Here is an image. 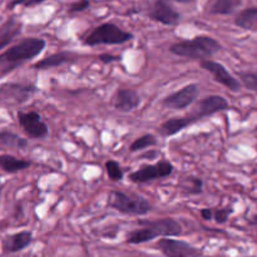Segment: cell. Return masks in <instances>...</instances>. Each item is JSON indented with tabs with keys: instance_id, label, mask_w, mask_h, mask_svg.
<instances>
[{
	"instance_id": "34",
	"label": "cell",
	"mask_w": 257,
	"mask_h": 257,
	"mask_svg": "<svg viewBox=\"0 0 257 257\" xmlns=\"http://www.w3.org/2000/svg\"><path fill=\"white\" fill-rule=\"evenodd\" d=\"M250 223H252V225H256V223H257V216H255V217L252 218V221H250Z\"/></svg>"
},
{
	"instance_id": "23",
	"label": "cell",
	"mask_w": 257,
	"mask_h": 257,
	"mask_svg": "<svg viewBox=\"0 0 257 257\" xmlns=\"http://www.w3.org/2000/svg\"><path fill=\"white\" fill-rule=\"evenodd\" d=\"M157 236L147 227H142L140 230L131 231L127 236V243H131V245H141V243L148 242V241H152Z\"/></svg>"
},
{
	"instance_id": "13",
	"label": "cell",
	"mask_w": 257,
	"mask_h": 257,
	"mask_svg": "<svg viewBox=\"0 0 257 257\" xmlns=\"http://www.w3.org/2000/svg\"><path fill=\"white\" fill-rule=\"evenodd\" d=\"M113 107L119 112H132L140 105V94L136 89L131 88H119L115 90L112 98Z\"/></svg>"
},
{
	"instance_id": "28",
	"label": "cell",
	"mask_w": 257,
	"mask_h": 257,
	"mask_svg": "<svg viewBox=\"0 0 257 257\" xmlns=\"http://www.w3.org/2000/svg\"><path fill=\"white\" fill-rule=\"evenodd\" d=\"M231 213H232V208H221V210H216L213 212V218L217 223H225Z\"/></svg>"
},
{
	"instance_id": "19",
	"label": "cell",
	"mask_w": 257,
	"mask_h": 257,
	"mask_svg": "<svg viewBox=\"0 0 257 257\" xmlns=\"http://www.w3.org/2000/svg\"><path fill=\"white\" fill-rule=\"evenodd\" d=\"M30 161L20 160L10 155H0V170L7 173H18L30 167Z\"/></svg>"
},
{
	"instance_id": "21",
	"label": "cell",
	"mask_w": 257,
	"mask_h": 257,
	"mask_svg": "<svg viewBox=\"0 0 257 257\" xmlns=\"http://www.w3.org/2000/svg\"><path fill=\"white\" fill-rule=\"evenodd\" d=\"M28 146V141L10 131H0V147L24 150Z\"/></svg>"
},
{
	"instance_id": "33",
	"label": "cell",
	"mask_w": 257,
	"mask_h": 257,
	"mask_svg": "<svg viewBox=\"0 0 257 257\" xmlns=\"http://www.w3.org/2000/svg\"><path fill=\"white\" fill-rule=\"evenodd\" d=\"M175 2L181 3V4H191V3H192L193 0H175Z\"/></svg>"
},
{
	"instance_id": "22",
	"label": "cell",
	"mask_w": 257,
	"mask_h": 257,
	"mask_svg": "<svg viewBox=\"0 0 257 257\" xmlns=\"http://www.w3.org/2000/svg\"><path fill=\"white\" fill-rule=\"evenodd\" d=\"M241 5V0H215L210 13L215 15H230Z\"/></svg>"
},
{
	"instance_id": "32",
	"label": "cell",
	"mask_w": 257,
	"mask_h": 257,
	"mask_svg": "<svg viewBox=\"0 0 257 257\" xmlns=\"http://www.w3.org/2000/svg\"><path fill=\"white\" fill-rule=\"evenodd\" d=\"M201 217L206 221H210L213 218V211L211 208H202L201 210Z\"/></svg>"
},
{
	"instance_id": "30",
	"label": "cell",
	"mask_w": 257,
	"mask_h": 257,
	"mask_svg": "<svg viewBox=\"0 0 257 257\" xmlns=\"http://www.w3.org/2000/svg\"><path fill=\"white\" fill-rule=\"evenodd\" d=\"M190 183H191V186H188L187 187L188 193L197 195V193L202 192L203 183H202V180H201V178H197V177L190 178Z\"/></svg>"
},
{
	"instance_id": "31",
	"label": "cell",
	"mask_w": 257,
	"mask_h": 257,
	"mask_svg": "<svg viewBox=\"0 0 257 257\" xmlns=\"http://www.w3.org/2000/svg\"><path fill=\"white\" fill-rule=\"evenodd\" d=\"M98 59H99L102 63H104V64H109V63L120 60V57H118V55H112V54H100L99 57H98Z\"/></svg>"
},
{
	"instance_id": "27",
	"label": "cell",
	"mask_w": 257,
	"mask_h": 257,
	"mask_svg": "<svg viewBox=\"0 0 257 257\" xmlns=\"http://www.w3.org/2000/svg\"><path fill=\"white\" fill-rule=\"evenodd\" d=\"M90 7V0H78L70 3L68 7V13H80L87 10Z\"/></svg>"
},
{
	"instance_id": "29",
	"label": "cell",
	"mask_w": 257,
	"mask_h": 257,
	"mask_svg": "<svg viewBox=\"0 0 257 257\" xmlns=\"http://www.w3.org/2000/svg\"><path fill=\"white\" fill-rule=\"evenodd\" d=\"M47 2V0H12L10 4L8 5L9 9H13V8L18 7V5H23V7H34V5H39L42 3Z\"/></svg>"
},
{
	"instance_id": "1",
	"label": "cell",
	"mask_w": 257,
	"mask_h": 257,
	"mask_svg": "<svg viewBox=\"0 0 257 257\" xmlns=\"http://www.w3.org/2000/svg\"><path fill=\"white\" fill-rule=\"evenodd\" d=\"M45 45L47 43L42 38L30 37L8 48L0 54V74H9L24 63L38 57L44 50Z\"/></svg>"
},
{
	"instance_id": "17",
	"label": "cell",
	"mask_w": 257,
	"mask_h": 257,
	"mask_svg": "<svg viewBox=\"0 0 257 257\" xmlns=\"http://www.w3.org/2000/svg\"><path fill=\"white\" fill-rule=\"evenodd\" d=\"M32 241L33 233L30 231H20L14 235L8 236L4 240L3 248H4L5 252H19V251L27 248L32 243Z\"/></svg>"
},
{
	"instance_id": "35",
	"label": "cell",
	"mask_w": 257,
	"mask_h": 257,
	"mask_svg": "<svg viewBox=\"0 0 257 257\" xmlns=\"http://www.w3.org/2000/svg\"><path fill=\"white\" fill-rule=\"evenodd\" d=\"M2 190H3V185H2V182H0V192H2Z\"/></svg>"
},
{
	"instance_id": "12",
	"label": "cell",
	"mask_w": 257,
	"mask_h": 257,
	"mask_svg": "<svg viewBox=\"0 0 257 257\" xmlns=\"http://www.w3.org/2000/svg\"><path fill=\"white\" fill-rule=\"evenodd\" d=\"M138 225L142 227H147L155 233L156 236L161 237H172L178 236L182 232V227L175 218H158V220H141Z\"/></svg>"
},
{
	"instance_id": "7",
	"label": "cell",
	"mask_w": 257,
	"mask_h": 257,
	"mask_svg": "<svg viewBox=\"0 0 257 257\" xmlns=\"http://www.w3.org/2000/svg\"><path fill=\"white\" fill-rule=\"evenodd\" d=\"M18 122L28 137L33 140H43L49 133L38 112H18Z\"/></svg>"
},
{
	"instance_id": "24",
	"label": "cell",
	"mask_w": 257,
	"mask_h": 257,
	"mask_svg": "<svg viewBox=\"0 0 257 257\" xmlns=\"http://www.w3.org/2000/svg\"><path fill=\"white\" fill-rule=\"evenodd\" d=\"M157 145V138L153 135H145L138 137L132 145L130 146L131 152H138V151L146 150L148 147H152V146Z\"/></svg>"
},
{
	"instance_id": "4",
	"label": "cell",
	"mask_w": 257,
	"mask_h": 257,
	"mask_svg": "<svg viewBox=\"0 0 257 257\" xmlns=\"http://www.w3.org/2000/svg\"><path fill=\"white\" fill-rule=\"evenodd\" d=\"M108 206L118 212L131 216L147 215L152 206L146 198L141 196H131L120 191H112L108 196Z\"/></svg>"
},
{
	"instance_id": "18",
	"label": "cell",
	"mask_w": 257,
	"mask_h": 257,
	"mask_svg": "<svg viewBox=\"0 0 257 257\" xmlns=\"http://www.w3.org/2000/svg\"><path fill=\"white\" fill-rule=\"evenodd\" d=\"M74 54L70 52H59L55 53V54L48 55V57L43 58L39 62L34 63L33 68L38 70H45L50 69V68L59 67V65L65 64V63H69L74 60Z\"/></svg>"
},
{
	"instance_id": "11",
	"label": "cell",
	"mask_w": 257,
	"mask_h": 257,
	"mask_svg": "<svg viewBox=\"0 0 257 257\" xmlns=\"http://www.w3.org/2000/svg\"><path fill=\"white\" fill-rule=\"evenodd\" d=\"M200 65L201 68H203V69L207 70L208 73L212 74L216 82L225 85L226 88H228L232 92H238L240 90L241 83L233 75H231L228 73V70L222 64H220L217 62H213L211 59H203L200 62Z\"/></svg>"
},
{
	"instance_id": "14",
	"label": "cell",
	"mask_w": 257,
	"mask_h": 257,
	"mask_svg": "<svg viewBox=\"0 0 257 257\" xmlns=\"http://www.w3.org/2000/svg\"><path fill=\"white\" fill-rule=\"evenodd\" d=\"M228 107L230 104L222 95H208L198 102L197 112L195 114L197 115L198 119H201V118L208 117L215 113L223 112V110L228 109Z\"/></svg>"
},
{
	"instance_id": "20",
	"label": "cell",
	"mask_w": 257,
	"mask_h": 257,
	"mask_svg": "<svg viewBox=\"0 0 257 257\" xmlns=\"http://www.w3.org/2000/svg\"><path fill=\"white\" fill-rule=\"evenodd\" d=\"M235 24L245 30H255L257 27V7L246 8L235 17Z\"/></svg>"
},
{
	"instance_id": "5",
	"label": "cell",
	"mask_w": 257,
	"mask_h": 257,
	"mask_svg": "<svg viewBox=\"0 0 257 257\" xmlns=\"http://www.w3.org/2000/svg\"><path fill=\"white\" fill-rule=\"evenodd\" d=\"M173 166L170 161H160L156 165H147L141 167L130 175V180L135 183H147L172 175Z\"/></svg>"
},
{
	"instance_id": "3",
	"label": "cell",
	"mask_w": 257,
	"mask_h": 257,
	"mask_svg": "<svg viewBox=\"0 0 257 257\" xmlns=\"http://www.w3.org/2000/svg\"><path fill=\"white\" fill-rule=\"evenodd\" d=\"M133 39V34L125 32L113 23H103L95 27L92 32L83 38V44L88 47L97 45H117L124 44Z\"/></svg>"
},
{
	"instance_id": "15",
	"label": "cell",
	"mask_w": 257,
	"mask_h": 257,
	"mask_svg": "<svg viewBox=\"0 0 257 257\" xmlns=\"http://www.w3.org/2000/svg\"><path fill=\"white\" fill-rule=\"evenodd\" d=\"M197 120L198 117L195 113L190 115H185V117H173L171 119L166 120L165 123H162L158 131H160L163 137H172V136L177 135L181 131L185 130L186 127L197 122Z\"/></svg>"
},
{
	"instance_id": "16",
	"label": "cell",
	"mask_w": 257,
	"mask_h": 257,
	"mask_svg": "<svg viewBox=\"0 0 257 257\" xmlns=\"http://www.w3.org/2000/svg\"><path fill=\"white\" fill-rule=\"evenodd\" d=\"M22 22L14 17H10L0 25V50L10 44L22 33Z\"/></svg>"
},
{
	"instance_id": "10",
	"label": "cell",
	"mask_w": 257,
	"mask_h": 257,
	"mask_svg": "<svg viewBox=\"0 0 257 257\" xmlns=\"http://www.w3.org/2000/svg\"><path fill=\"white\" fill-rule=\"evenodd\" d=\"M148 18L160 24L173 27L180 23L181 15L168 0H156L148 9Z\"/></svg>"
},
{
	"instance_id": "8",
	"label": "cell",
	"mask_w": 257,
	"mask_h": 257,
	"mask_svg": "<svg viewBox=\"0 0 257 257\" xmlns=\"http://www.w3.org/2000/svg\"><path fill=\"white\" fill-rule=\"evenodd\" d=\"M200 94V87L196 83L185 85L182 89L167 95L162 100V105L170 109H183L192 104Z\"/></svg>"
},
{
	"instance_id": "6",
	"label": "cell",
	"mask_w": 257,
	"mask_h": 257,
	"mask_svg": "<svg viewBox=\"0 0 257 257\" xmlns=\"http://www.w3.org/2000/svg\"><path fill=\"white\" fill-rule=\"evenodd\" d=\"M37 92V87L33 84H18L7 83L0 87V102L7 104H23Z\"/></svg>"
},
{
	"instance_id": "26",
	"label": "cell",
	"mask_w": 257,
	"mask_h": 257,
	"mask_svg": "<svg viewBox=\"0 0 257 257\" xmlns=\"http://www.w3.org/2000/svg\"><path fill=\"white\" fill-rule=\"evenodd\" d=\"M238 77L248 90L257 92V72H241L238 73Z\"/></svg>"
},
{
	"instance_id": "25",
	"label": "cell",
	"mask_w": 257,
	"mask_h": 257,
	"mask_svg": "<svg viewBox=\"0 0 257 257\" xmlns=\"http://www.w3.org/2000/svg\"><path fill=\"white\" fill-rule=\"evenodd\" d=\"M104 167H105V172H107L108 178H109L110 181H114V182H117V181H122L124 173H123L122 167H120V165L117 162V161L108 160L107 162H105Z\"/></svg>"
},
{
	"instance_id": "9",
	"label": "cell",
	"mask_w": 257,
	"mask_h": 257,
	"mask_svg": "<svg viewBox=\"0 0 257 257\" xmlns=\"http://www.w3.org/2000/svg\"><path fill=\"white\" fill-rule=\"evenodd\" d=\"M157 247L166 257H201V251L185 241L162 237L158 240Z\"/></svg>"
},
{
	"instance_id": "2",
	"label": "cell",
	"mask_w": 257,
	"mask_h": 257,
	"mask_svg": "<svg viewBox=\"0 0 257 257\" xmlns=\"http://www.w3.org/2000/svg\"><path fill=\"white\" fill-rule=\"evenodd\" d=\"M221 50V44L212 37L198 35L191 40H181L170 45V52L181 58L203 60Z\"/></svg>"
}]
</instances>
